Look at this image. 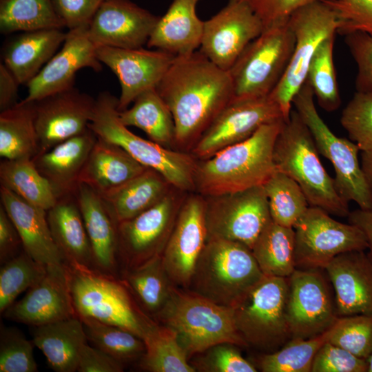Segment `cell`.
Wrapping results in <instances>:
<instances>
[{"label": "cell", "mask_w": 372, "mask_h": 372, "mask_svg": "<svg viewBox=\"0 0 372 372\" xmlns=\"http://www.w3.org/2000/svg\"><path fill=\"white\" fill-rule=\"evenodd\" d=\"M103 0H52L54 9L68 30L87 26Z\"/></svg>", "instance_id": "obj_54"}, {"label": "cell", "mask_w": 372, "mask_h": 372, "mask_svg": "<svg viewBox=\"0 0 372 372\" xmlns=\"http://www.w3.org/2000/svg\"><path fill=\"white\" fill-rule=\"evenodd\" d=\"M22 246L18 231L3 207L0 205V262L3 265L19 252Z\"/></svg>", "instance_id": "obj_56"}, {"label": "cell", "mask_w": 372, "mask_h": 372, "mask_svg": "<svg viewBox=\"0 0 372 372\" xmlns=\"http://www.w3.org/2000/svg\"><path fill=\"white\" fill-rule=\"evenodd\" d=\"M124 364L86 342L82 347L77 366L79 372H121Z\"/></svg>", "instance_id": "obj_55"}, {"label": "cell", "mask_w": 372, "mask_h": 372, "mask_svg": "<svg viewBox=\"0 0 372 372\" xmlns=\"http://www.w3.org/2000/svg\"><path fill=\"white\" fill-rule=\"evenodd\" d=\"M75 196L90 242L95 269L112 275L118 254V223L103 198L90 187L79 184Z\"/></svg>", "instance_id": "obj_26"}, {"label": "cell", "mask_w": 372, "mask_h": 372, "mask_svg": "<svg viewBox=\"0 0 372 372\" xmlns=\"http://www.w3.org/2000/svg\"><path fill=\"white\" fill-rule=\"evenodd\" d=\"M54 242L67 265L76 269H95L90 242L75 194L59 198L47 211Z\"/></svg>", "instance_id": "obj_31"}, {"label": "cell", "mask_w": 372, "mask_h": 372, "mask_svg": "<svg viewBox=\"0 0 372 372\" xmlns=\"http://www.w3.org/2000/svg\"><path fill=\"white\" fill-rule=\"evenodd\" d=\"M285 121L263 125L245 141L198 160L194 191L206 197L263 185L276 171L273 149Z\"/></svg>", "instance_id": "obj_2"}, {"label": "cell", "mask_w": 372, "mask_h": 372, "mask_svg": "<svg viewBox=\"0 0 372 372\" xmlns=\"http://www.w3.org/2000/svg\"><path fill=\"white\" fill-rule=\"evenodd\" d=\"M236 345L231 343L215 344L192 362L196 371L203 372H256V368L242 356Z\"/></svg>", "instance_id": "obj_49"}, {"label": "cell", "mask_w": 372, "mask_h": 372, "mask_svg": "<svg viewBox=\"0 0 372 372\" xmlns=\"http://www.w3.org/2000/svg\"><path fill=\"white\" fill-rule=\"evenodd\" d=\"M1 205L15 225L23 249L43 266L67 265L52 237L47 211L33 205L1 185Z\"/></svg>", "instance_id": "obj_25"}, {"label": "cell", "mask_w": 372, "mask_h": 372, "mask_svg": "<svg viewBox=\"0 0 372 372\" xmlns=\"http://www.w3.org/2000/svg\"><path fill=\"white\" fill-rule=\"evenodd\" d=\"M262 21L264 29L287 19L300 8L317 0H242Z\"/></svg>", "instance_id": "obj_53"}, {"label": "cell", "mask_w": 372, "mask_h": 372, "mask_svg": "<svg viewBox=\"0 0 372 372\" xmlns=\"http://www.w3.org/2000/svg\"><path fill=\"white\" fill-rule=\"evenodd\" d=\"M87 340L83 321L78 315L32 329L34 346L56 372L77 371L80 351Z\"/></svg>", "instance_id": "obj_32"}, {"label": "cell", "mask_w": 372, "mask_h": 372, "mask_svg": "<svg viewBox=\"0 0 372 372\" xmlns=\"http://www.w3.org/2000/svg\"><path fill=\"white\" fill-rule=\"evenodd\" d=\"M319 154L309 128L292 110L275 143L276 170L297 182L310 207H319L330 215L347 217L349 203L338 193L334 180L322 165Z\"/></svg>", "instance_id": "obj_3"}, {"label": "cell", "mask_w": 372, "mask_h": 372, "mask_svg": "<svg viewBox=\"0 0 372 372\" xmlns=\"http://www.w3.org/2000/svg\"><path fill=\"white\" fill-rule=\"evenodd\" d=\"M292 105L309 128L319 154L332 164L334 184L340 196L362 209H371L372 192L358 160V145L337 136L329 128L317 111L313 90L306 81L294 96Z\"/></svg>", "instance_id": "obj_8"}, {"label": "cell", "mask_w": 372, "mask_h": 372, "mask_svg": "<svg viewBox=\"0 0 372 372\" xmlns=\"http://www.w3.org/2000/svg\"><path fill=\"white\" fill-rule=\"evenodd\" d=\"M207 240L205 198H185L162 254L166 271L173 284L187 289L195 265Z\"/></svg>", "instance_id": "obj_18"}, {"label": "cell", "mask_w": 372, "mask_h": 372, "mask_svg": "<svg viewBox=\"0 0 372 372\" xmlns=\"http://www.w3.org/2000/svg\"><path fill=\"white\" fill-rule=\"evenodd\" d=\"M344 42L357 65L356 92L372 94V37L358 31L344 35Z\"/></svg>", "instance_id": "obj_52"}, {"label": "cell", "mask_w": 372, "mask_h": 372, "mask_svg": "<svg viewBox=\"0 0 372 372\" xmlns=\"http://www.w3.org/2000/svg\"><path fill=\"white\" fill-rule=\"evenodd\" d=\"M143 340L145 352L139 366L149 372H195L175 333L163 324L153 321Z\"/></svg>", "instance_id": "obj_38"}, {"label": "cell", "mask_w": 372, "mask_h": 372, "mask_svg": "<svg viewBox=\"0 0 372 372\" xmlns=\"http://www.w3.org/2000/svg\"><path fill=\"white\" fill-rule=\"evenodd\" d=\"M66 34L59 28L19 32L4 43L1 63L26 85L59 50Z\"/></svg>", "instance_id": "obj_28"}, {"label": "cell", "mask_w": 372, "mask_h": 372, "mask_svg": "<svg viewBox=\"0 0 372 372\" xmlns=\"http://www.w3.org/2000/svg\"><path fill=\"white\" fill-rule=\"evenodd\" d=\"M264 30L259 17L242 0H229L204 21L199 51L228 71L246 46Z\"/></svg>", "instance_id": "obj_17"}, {"label": "cell", "mask_w": 372, "mask_h": 372, "mask_svg": "<svg viewBox=\"0 0 372 372\" xmlns=\"http://www.w3.org/2000/svg\"><path fill=\"white\" fill-rule=\"evenodd\" d=\"M335 35L331 34L319 45L306 78L318 105L327 112L338 110L341 104L333 56Z\"/></svg>", "instance_id": "obj_43"}, {"label": "cell", "mask_w": 372, "mask_h": 372, "mask_svg": "<svg viewBox=\"0 0 372 372\" xmlns=\"http://www.w3.org/2000/svg\"><path fill=\"white\" fill-rule=\"evenodd\" d=\"M118 116L123 125L141 129L151 141L167 148L175 146L174 118L156 87L140 94Z\"/></svg>", "instance_id": "obj_35"}, {"label": "cell", "mask_w": 372, "mask_h": 372, "mask_svg": "<svg viewBox=\"0 0 372 372\" xmlns=\"http://www.w3.org/2000/svg\"><path fill=\"white\" fill-rule=\"evenodd\" d=\"M262 186L271 220L282 226L293 228L309 207L300 185L287 174L276 170Z\"/></svg>", "instance_id": "obj_41"}, {"label": "cell", "mask_w": 372, "mask_h": 372, "mask_svg": "<svg viewBox=\"0 0 372 372\" xmlns=\"http://www.w3.org/2000/svg\"><path fill=\"white\" fill-rule=\"evenodd\" d=\"M173 188L158 172L147 168L142 174L103 198L118 223L149 209Z\"/></svg>", "instance_id": "obj_33"}, {"label": "cell", "mask_w": 372, "mask_h": 372, "mask_svg": "<svg viewBox=\"0 0 372 372\" xmlns=\"http://www.w3.org/2000/svg\"><path fill=\"white\" fill-rule=\"evenodd\" d=\"M323 269L331 283L339 317L372 315V260L368 254L342 253Z\"/></svg>", "instance_id": "obj_24"}, {"label": "cell", "mask_w": 372, "mask_h": 372, "mask_svg": "<svg viewBox=\"0 0 372 372\" xmlns=\"http://www.w3.org/2000/svg\"><path fill=\"white\" fill-rule=\"evenodd\" d=\"M94 105L93 97L75 87L34 102L39 154L87 129Z\"/></svg>", "instance_id": "obj_21"}, {"label": "cell", "mask_w": 372, "mask_h": 372, "mask_svg": "<svg viewBox=\"0 0 372 372\" xmlns=\"http://www.w3.org/2000/svg\"><path fill=\"white\" fill-rule=\"evenodd\" d=\"M0 180L1 185L45 211L54 206L59 199L32 159H3L0 163Z\"/></svg>", "instance_id": "obj_37"}, {"label": "cell", "mask_w": 372, "mask_h": 372, "mask_svg": "<svg viewBox=\"0 0 372 372\" xmlns=\"http://www.w3.org/2000/svg\"><path fill=\"white\" fill-rule=\"evenodd\" d=\"M96 56L117 76L121 85L118 109L123 111L142 92L156 87L175 56L161 50L97 46Z\"/></svg>", "instance_id": "obj_19"}, {"label": "cell", "mask_w": 372, "mask_h": 372, "mask_svg": "<svg viewBox=\"0 0 372 372\" xmlns=\"http://www.w3.org/2000/svg\"><path fill=\"white\" fill-rule=\"evenodd\" d=\"M156 316L175 333L188 358L219 343L247 347L236 328L231 307L189 289L174 286L166 304Z\"/></svg>", "instance_id": "obj_5"}, {"label": "cell", "mask_w": 372, "mask_h": 372, "mask_svg": "<svg viewBox=\"0 0 372 372\" xmlns=\"http://www.w3.org/2000/svg\"><path fill=\"white\" fill-rule=\"evenodd\" d=\"M340 123L359 149H372V94L356 92L343 109Z\"/></svg>", "instance_id": "obj_47"}, {"label": "cell", "mask_w": 372, "mask_h": 372, "mask_svg": "<svg viewBox=\"0 0 372 372\" xmlns=\"http://www.w3.org/2000/svg\"><path fill=\"white\" fill-rule=\"evenodd\" d=\"M39 152L34 102L23 100L0 113V156L33 159Z\"/></svg>", "instance_id": "obj_34"}, {"label": "cell", "mask_w": 372, "mask_h": 372, "mask_svg": "<svg viewBox=\"0 0 372 372\" xmlns=\"http://www.w3.org/2000/svg\"><path fill=\"white\" fill-rule=\"evenodd\" d=\"M338 20L337 33L362 32L372 37V0H323Z\"/></svg>", "instance_id": "obj_50"}, {"label": "cell", "mask_w": 372, "mask_h": 372, "mask_svg": "<svg viewBox=\"0 0 372 372\" xmlns=\"http://www.w3.org/2000/svg\"><path fill=\"white\" fill-rule=\"evenodd\" d=\"M201 0H172L160 17L146 44L175 56L190 54L200 48L204 21L197 15Z\"/></svg>", "instance_id": "obj_29"}, {"label": "cell", "mask_w": 372, "mask_h": 372, "mask_svg": "<svg viewBox=\"0 0 372 372\" xmlns=\"http://www.w3.org/2000/svg\"><path fill=\"white\" fill-rule=\"evenodd\" d=\"M20 83L11 72L0 64V110H6L17 103L18 89Z\"/></svg>", "instance_id": "obj_57"}, {"label": "cell", "mask_w": 372, "mask_h": 372, "mask_svg": "<svg viewBox=\"0 0 372 372\" xmlns=\"http://www.w3.org/2000/svg\"><path fill=\"white\" fill-rule=\"evenodd\" d=\"M118 113V98L107 91L101 92L88 127L97 137L121 147L141 165L158 172L173 187L183 192L194 191L198 160L190 152L167 148L136 135L121 122Z\"/></svg>", "instance_id": "obj_4"}, {"label": "cell", "mask_w": 372, "mask_h": 372, "mask_svg": "<svg viewBox=\"0 0 372 372\" xmlns=\"http://www.w3.org/2000/svg\"><path fill=\"white\" fill-rule=\"evenodd\" d=\"M64 27L52 0H0L2 34Z\"/></svg>", "instance_id": "obj_39"}, {"label": "cell", "mask_w": 372, "mask_h": 372, "mask_svg": "<svg viewBox=\"0 0 372 372\" xmlns=\"http://www.w3.org/2000/svg\"><path fill=\"white\" fill-rule=\"evenodd\" d=\"M96 140L97 136L88 127L82 133L37 154L32 159L58 198L75 193L82 169Z\"/></svg>", "instance_id": "obj_27"}, {"label": "cell", "mask_w": 372, "mask_h": 372, "mask_svg": "<svg viewBox=\"0 0 372 372\" xmlns=\"http://www.w3.org/2000/svg\"><path fill=\"white\" fill-rule=\"evenodd\" d=\"M368 364H369L368 372H372V353L370 355L369 358L368 359Z\"/></svg>", "instance_id": "obj_60"}, {"label": "cell", "mask_w": 372, "mask_h": 372, "mask_svg": "<svg viewBox=\"0 0 372 372\" xmlns=\"http://www.w3.org/2000/svg\"><path fill=\"white\" fill-rule=\"evenodd\" d=\"M347 217L349 223L359 228L364 234L369 249L368 255L372 260V209L358 208L350 211Z\"/></svg>", "instance_id": "obj_58"}, {"label": "cell", "mask_w": 372, "mask_h": 372, "mask_svg": "<svg viewBox=\"0 0 372 372\" xmlns=\"http://www.w3.org/2000/svg\"><path fill=\"white\" fill-rule=\"evenodd\" d=\"M88 25L68 30L59 50L41 71L27 83L25 101L36 102L74 87L76 72L84 68L102 70L96 46L88 36Z\"/></svg>", "instance_id": "obj_20"}, {"label": "cell", "mask_w": 372, "mask_h": 372, "mask_svg": "<svg viewBox=\"0 0 372 372\" xmlns=\"http://www.w3.org/2000/svg\"><path fill=\"white\" fill-rule=\"evenodd\" d=\"M288 278L265 276L231 308L248 346L273 352L291 339L287 320Z\"/></svg>", "instance_id": "obj_9"}, {"label": "cell", "mask_w": 372, "mask_h": 372, "mask_svg": "<svg viewBox=\"0 0 372 372\" xmlns=\"http://www.w3.org/2000/svg\"><path fill=\"white\" fill-rule=\"evenodd\" d=\"M251 250L265 276L288 278L296 269L295 231L292 227L271 220Z\"/></svg>", "instance_id": "obj_36"}, {"label": "cell", "mask_w": 372, "mask_h": 372, "mask_svg": "<svg viewBox=\"0 0 372 372\" xmlns=\"http://www.w3.org/2000/svg\"><path fill=\"white\" fill-rule=\"evenodd\" d=\"M295 46L282 77L269 95L280 107L285 121L292 110L294 96L304 83L309 64L321 42L336 34L338 20L323 1L317 0L296 10L288 19Z\"/></svg>", "instance_id": "obj_11"}, {"label": "cell", "mask_w": 372, "mask_h": 372, "mask_svg": "<svg viewBox=\"0 0 372 372\" xmlns=\"http://www.w3.org/2000/svg\"><path fill=\"white\" fill-rule=\"evenodd\" d=\"M159 18L130 0H103L90 22L88 36L96 47L141 48Z\"/></svg>", "instance_id": "obj_22"}, {"label": "cell", "mask_w": 372, "mask_h": 372, "mask_svg": "<svg viewBox=\"0 0 372 372\" xmlns=\"http://www.w3.org/2000/svg\"><path fill=\"white\" fill-rule=\"evenodd\" d=\"M285 119L278 105L269 96L232 99L220 112L190 150L197 159L208 158L218 152L250 137L263 125Z\"/></svg>", "instance_id": "obj_15"}, {"label": "cell", "mask_w": 372, "mask_h": 372, "mask_svg": "<svg viewBox=\"0 0 372 372\" xmlns=\"http://www.w3.org/2000/svg\"><path fill=\"white\" fill-rule=\"evenodd\" d=\"M368 360L325 342L316 353L311 372H368Z\"/></svg>", "instance_id": "obj_51"}, {"label": "cell", "mask_w": 372, "mask_h": 372, "mask_svg": "<svg viewBox=\"0 0 372 372\" xmlns=\"http://www.w3.org/2000/svg\"><path fill=\"white\" fill-rule=\"evenodd\" d=\"M87 340L123 364L140 360L145 352L142 338L120 327L81 318Z\"/></svg>", "instance_id": "obj_42"}, {"label": "cell", "mask_w": 372, "mask_h": 372, "mask_svg": "<svg viewBox=\"0 0 372 372\" xmlns=\"http://www.w3.org/2000/svg\"><path fill=\"white\" fill-rule=\"evenodd\" d=\"M263 276L248 247L231 240L207 239L187 289L232 307Z\"/></svg>", "instance_id": "obj_6"}, {"label": "cell", "mask_w": 372, "mask_h": 372, "mask_svg": "<svg viewBox=\"0 0 372 372\" xmlns=\"http://www.w3.org/2000/svg\"><path fill=\"white\" fill-rule=\"evenodd\" d=\"M321 269L296 268L288 277L287 320L291 339L318 336L339 318L334 292Z\"/></svg>", "instance_id": "obj_14"}, {"label": "cell", "mask_w": 372, "mask_h": 372, "mask_svg": "<svg viewBox=\"0 0 372 372\" xmlns=\"http://www.w3.org/2000/svg\"><path fill=\"white\" fill-rule=\"evenodd\" d=\"M146 169L121 147L97 137L79 185L84 184L105 197Z\"/></svg>", "instance_id": "obj_30"}, {"label": "cell", "mask_w": 372, "mask_h": 372, "mask_svg": "<svg viewBox=\"0 0 372 372\" xmlns=\"http://www.w3.org/2000/svg\"><path fill=\"white\" fill-rule=\"evenodd\" d=\"M125 281L142 307L155 315L166 304L175 286L166 271L161 255L129 269Z\"/></svg>", "instance_id": "obj_40"}, {"label": "cell", "mask_w": 372, "mask_h": 372, "mask_svg": "<svg viewBox=\"0 0 372 372\" xmlns=\"http://www.w3.org/2000/svg\"><path fill=\"white\" fill-rule=\"evenodd\" d=\"M331 328L310 338H292L282 348L262 356L259 366L263 372H311L314 357L329 340Z\"/></svg>", "instance_id": "obj_44"}, {"label": "cell", "mask_w": 372, "mask_h": 372, "mask_svg": "<svg viewBox=\"0 0 372 372\" xmlns=\"http://www.w3.org/2000/svg\"><path fill=\"white\" fill-rule=\"evenodd\" d=\"M173 188L159 203L139 215L118 223V254L128 269L161 256L184 199Z\"/></svg>", "instance_id": "obj_16"}, {"label": "cell", "mask_w": 372, "mask_h": 372, "mask_svg": "<svg viewBox=\"0 0 372 372\" xmlns=\"http://www.w3.org/2000/svg\"><path fill=\"white\" fill-rule=\"evenodd\" d=\"M293 229L296 268L324 269L342 253L368 249L359 228L333 219L319 207L309 206Z\"/></svg>", "instance_id": "obj_13"}, {"label": "cell", "mask_w": 372, "mask_h": 372, "mask_svg": "<svg viewBox=\"0 0 372 372\" xmlns=\"http://www.w3.org/2000/svg\"><path fill=\"white\" fill-rule=\"evenodd\" d=\"M34 344L17 329L1 327L0 372H35Z\"/></svg>", "instance_id": "obj_48"}, {"label": "cell", "mask_w": 372, "mask_h": 372, "mask_svg": "<svg viewBox=\"0 0 372 372\" xmlns=\"http://www.w3.org/2000/svg\"><path fill=\"white\" fill-rule=\"evenodd\" d=\"M328 342L368 360L372 353V315L339 317L331 327Z\"/></svg>", "instance_id": "obj_46"}, {"label": "cell", "mask_w": 372, "mask_h": 372, "mask_svg": "<svg viewBox=\"0 0 372 372\" xmlns=\"http://www.w3.org/2000/svg\"><path fill=\"white\" fill-rule=\"evenodd\" d=\"M23 249L8 260L0 269V312L3 313L17 296L38 282L46 272Z\"/></svg>", "instance_id": "obj_45"}, {"label": "cell", "mask_w": 372, "mask_h": 372, "mask_svg": "<svg viewBox=\"0 0 372 372\" xmlns=\"http://www.w3.org/2000/svg\"><path fill=\"white\" fill-rule=\"evenodd\" d=\"M3 314L9 320L32 327L77 315L70 291L69 267H47L43 277Z\"/></svg>", "instance_id": "obj_23"}, {"label": "cell", "mask_w": 372, "mask_h": 372, "mask_svg": "<svg viewBox=\"0 0 372 372\" xmlns=\"http://www.w3.org/2000/svg\"><path fill=\"white\" fill-rule=\"evenodd\" d=\"M156 89L172 114L175 147L187 152L234 97L228 71L199 50L175 56Z\"/></svg>", "instance_id": "obj_1"}, {"label": "cell", "mask_w": 372, "mask_h": 372, "mask_svg": "<svg viewBox=\"0 0 372 372\" xmlns=\"http://www.w3.org/2000/svg\"><path fill=\"white\" fill-rule=\"evenodd\" d=\"M360 165L372 192V149L362 152Z\"/></svg>", "instance_id": "obj_59"}, {"label": "cell", "mask_w": 372, "mask_h": 372, "mask_svg": "<svg viewBox=\"0 0 372 372\" xmlns=\"http://www.w3.org/2000/svg\"><path fill=\"white\" fill-rule=\"evenodd\" d=\"M70 287L76 313L125 329L143 339L153 322L112 276L70 267Z\"/></svg>", "instance_id": "obj_10"}, {"label": "cell", "mask_w": 372, "mask_h": 372, "mask_svg": "<svg viewBox=\"0 0 372 372\" xmlns=\"http://www.w3.org/2000/svg\"><path fill=\"white\" fill-rule=\"evenodd\" d=\"M288 19L265 28L229 68L233 99L267 96L278 85L295 46V37Z\"/></svg>", "instance_id": "obj_7"}, {"label": "cell", "mask_w": 372, "mask_h": 372, "mask_svg": "<svg viewBox=\"0 0 372 372\" xmlns=\"http://www.w3.org/2000/svg\"><path fill=\"white\" fill-rule=\"evenodd\" d=\"M204 198L207 239L235 241L251 249L271 220L262 185Z\"/></svg>", "instance_id": "obj_12"}]
</instances>
